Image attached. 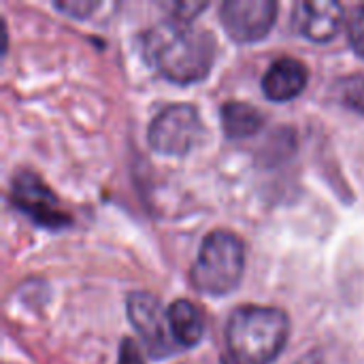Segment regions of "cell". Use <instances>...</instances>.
Returning a JSON list of instances; mask_svg holds the SVG:
<instances>
[{
  "label": "cell",
  "instance_id": "obj_1",
  "mask_svg": "<svg viewBox=\"0 0 364 364\" xmlns=\"http://www.w3.org/2000/svg\"><path fill=\"white\" fill-rule=\"evenodd\" d=\"M143 43L147 60L160 75L181 85L203 81L215 60L213 36L175 17L154 26Z\"/></svg>",
  "mask_w": 364,
  "mask_h": 364
},
{
  "label": "cell",
  "instance_id": "obj_2",
  "mask_svg": "<svg viewBox=\"0 0 364 364\" xmlns=\"http://www.w3.org/2000/svg\"><path fill=\"white\" fill-rule=\"evenodd\" d=\"M290 320L282 309L245 305L237 309L226 326L228 350L237 364H271L284 352Z\"/></svg>",
  "mask_w": 364,
  "mask_h": 364
},
{
  "label": "cell",
  "instance_id": "obj_3",
  "mask_svg": "<svg viewBox=\"0 0 364 364\" xmlns=\"http://www.w3.org/2000/svg\"><path fill=\"white\" fill-rule=\"evenodd\" d=\"M245 271V245L230 230H211L190 269L192 286L209 296L230 294Z\"/></svg>",
  "mask_w": 364,
  "mask_h": 364
},
{
  "label": "cell",
  "instance_id": "obj_4",
  "mask_svg": "<svg viewBox=\"0 0 364 364\" xmlns=\"http://www.w3.org/2000/svg\"><path fill=\"white\" fill-rule=\"evenodd\" d=\"M203 136V122L196 107L177 102L164 107L149 124V147L160 156H186Z\"/></svg>",
  "mask_w": 364,
  "mask_h": 364
},
{
  "label": "cell",
  "instance_id": "obj_5",
  "mask_svg": "<svg viewBox=\"0 0 364 364\" xmlns=\"http://www.w3.org/2000/svg\"><path fill=\"white\" fill-rule=\"evenodd\" d=\"M126 314L139 339L147 346L154 358L162 360L177 350V343L171 335L168 309L164 311L162 303L154 294L132 292L126 301Z\"/></svg>",
  "mask_w": 364,
  "mask_h": 364
},
{
  "label": "cell",
  "instance_id": "obj_6",
  "mask_svg": "<svg viewBox=\"0 0 364 364\" xmlns=\"http://www.w3.org/2000/svg\"><path fill=\"white\" fill-rule=\"evenodd\" d=\"M11 200L15 209L26 213L38 226L55 230V228H64L70 224V218L60 207L58 196L34 173L15 175L13 186H11Z\"/></svg>",
  "mask_w": 364,
  "mask_h": 364
},
{
  "label": "cell",
  "instance_id": "obj_7",
  "mask_svg": "<svg viewBox=\"0 0 364 364\" xmlns=\"http://www.w3.org/2000/svg\"><path fill=\"white\" fill-rule=\"evenodd\" d=\"M277 9L273 0H226L220 6V19L232 41L256 43L273 28Z\"/></svg>",
  "mask_w": 364,
  "mask_h": 364
},
{
  "label": "cell",
  "instance_id": "obj_8",
  "mask_svg": "<svg viewBox=\"0 0 364 364\" xmlns=\"http://www.w3.org/2000/svg\"><path fill=\"white\" fill-rule=\"evenodd\" d=\"M343 23V6L333 0H311L299 2L294 11V26L296 30L314 41V43H328L337 36Z\"/></svg>",
  "mask_w": 364,
  "mask_h": 364
},
{
  "label": "cell",
  "instance_id": "obj_9",
  "mask_svg": "<svg viewBox=\"0 0 364 364\" xmlns=\"http://www.w3.org/2000/svg\"><path fill=\"white\" fill-rule=\"evenodd\" d=\"M307 66L290 55L277 58L262 77V92L273 102H288L303 94L307 87Z\"/></svg>",
  "mask_w": 364,
  "mask_h": 364
},
{
  "label": "cell",
  "instance_id": "obj_10",
  "mask_svg": "<svg viewBox=\"0 0 364 364\" xmlns=\"http://www.w3.org/2000/svg\"><path fill=\"white\" fill-rule=\"evenodd\" d=\"M168 324L177 348H194L200 343L205 333V322L194 303L186 299H177L175 303H171Z\"/></svg>",
  "mask_w": 364,
  "mask_h": 364
},
{
  "label": "cell",
  "instance_id": "obj_11",
  "mask_svg": "<svg viewBox=\"0 0 364 364\" xmlns=\"http://www.w3.org/2000/svg\"><path fill=\"white\" fill-rule=\"evenodd\" d=\"M220 115H222L224 132L230 139H247V136H254L264 126L262 111L258 107L247 105V102L230 100V102H226L222 107Z\"/></svg>",
  "mask_w": 364,
  "mask_h": 364
},
{
  "label": "cell",
  "instance_id": "obj_12",
  "mask_svg": "<svg viewBox=\"0 0 364 364\" xmlns=\"http://www.w3.org/2000/svg\"><path fill=\"white\" fill-rule=\"evenodd\" d=\"M339 98L346 107L364 115V75H348L337 83Z\"/></svg>",
  "mask_w": 364,
  "mask_h": 364
},
{
  "label": "cell",
  "instance_id": "obj_13",
  "mask_svg": "<svg viewBox=\"0 0 364 364\" xmlns=\"http://www.w3.org/2000/svg\"><path fill=\"white\" fill-rule=\"evenodd\" d=\"M53 6L70 17L83 19V17H90L100 4L96 0H68V2H53Z\"/></svg>",
  "mask_w": 364,
  "mask_h": 364
},
{
  "label": "cell",
  "instance_id": "obj_14",
  "mask_svg": "<svg viewBox=\"0 0 364 364\" xmlns=\"http://www.w3.org/2000/svg\"><path fill=\"white\" fill-rule=\"evenodd\" d=\"M350 43L354 47V51L364 58V4L356 11V15L352 17L350 23Z\"/></svg>",
  "mask_w": 364,
  "mask_h": 364
},
{
  "label": "cell",
  "instance_id": "obj_15",
  "mask_svg": "<svg viewBox=\"0 0 364 364\" xmlns=\"http://www.w3.org/2000/svg\"><path fill=\"white\" fill-rule=\"evenodd\" d=\"M117 364H145L143 360V354L136 346L134 339L126 337L119 346V352H117Z\"/></svg>",
  "mask_w": 364,
  "mask_h": 364
},
{
  "label": "cell",
  "instance_id": "obj_16",
  "mask_svg": "<svg viewBox=\"0 0 364 364\" xmlns=\"http://www.w3.org/2000/svg\"><path fill=\"white\" fill-rule=\"evenodd\" d=\"M296 364H322V363H320L318 358H311V356L307 358V356H305L303 360H299V363H296Z\"/></svg>",
  "mask_w": 364,
  "mask_h": 364
}]
</instances>
